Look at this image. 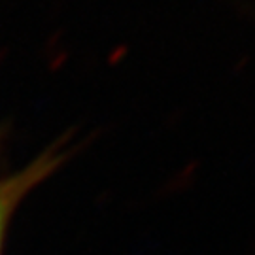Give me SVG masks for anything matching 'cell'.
<instances>
[{"label": "cell", "instance_id": "cell-1", "mask_svg": "<svg viewBox=\"0 0 255 255\" xmlns=\"http://www.w3.org/2000/svg\"><path fill=\"white\" fill-rule=\"evenodd\" d=\"M25 189V183H6L0 185V248H2V238H4V231H6V223H8L9 212L13 202L17 201L19 193Z\"/></svg>", "mask_w": 255, "mask_h": 255}]
</instances>
